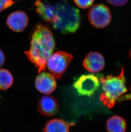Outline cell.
Wrapping results in <instances>:
<instances>
[{
    "instance_id": "7a4b0ae2",
    "label": "cell",
    "mask_w": 131,
    "mask_h": 132,
    "mask_svg": "<svg viewBox=\"0 0 131 132\" xmlns=\"http://www.w3.org/2000/svg\"><path fill=\"white\" fill-rule=\"evenodd\" d=\"M55 14L51 24L54 28L63 34H72L78 30L81 24V16L78 9L66 0L54 5Z\"/></svg>"
},
{
    "instance_id": "d6986e66",
    "label": "cell",
    "mask_w": 131,
    "mask_h": 132,
    "mask_svg": "<svg viewBox=\"0 0 131 132\" xmlns=\"http://www.w3.org/2000/svg\"><path fill=\"white\" fill-rule=\"evenodd\" d=\"M5 60V55L4 53L1 50H0V67H1L4 63Z\"/></svg>"
},
{
    "instance_id": "8992f818",
    "label": "cell",
    "mask_w": 131,
    "mask_h": 132,
    "mask_svg": "<svg viewBox=\"0 0 131 132\" xmlns=\"http://www.w3.org/2000/svg\"><path fill=\"white\" fill-rule=\"evenodd\" d=\"M100 86V81L93 74L83 75L74 82L73 87L80 96L91 97L95 94Z\"/></svg>"
},
{
    "instance_id": "5bb4252c",
    "label": "cell",
    "mask_w": 131,
    "mask_h": 132,
    "mask_svg": "<svg viewBox=\"0 0 131 132\" xmlns=\"http://www.w3.org/2000/svg\"><path fill=\"white\" fill-rule=\"evenodd\" d=\"M13 77L9 70L0 69V90H6L13 85Z\"/></svg>"
},
{
    "instance_id": "ba28073f",
    "label": "cell",
    "mask_w": 131,
    "mask_h": 132,
    "mask_svg": "<svg viewBox=\"0 0 131 132\" xmlns=\"http://www.w3.org/2000/svg\"><path fill=\"white\" fill-rule=\"evenodd\" d=\"M29 18L26 13L17 11L8 16L6 24L10 29L15 32H21L25 30L28 24Z\"/></svg>"
},
{
    "instance_id": "9a60e30c",
    "label": "cell",
    "mask_w": 131,
    "mask_h": 132,
    "mask_svg": "<svg viewBox=\"0 0 131 132\" xmlns=\"http://www.w3.org/2000/svg\"><path fill=\"white\" fill-rule=\"evenodd\" d=\"M95 0H74L75 4L81 9H85L92 6Z\"/></svg>"
},
{
    "instance_id": "9c48e42d",
    "label": "cell",
    "mask_w": 131,
    "mask_h": 132,
    "mask_svg": "<svg viewBox=\"0 0 131 132\" xmlns=\"http://www.w3.org/2000/svg\"><path fill=\"white\" fill-rule=\"evenodd\" d=\"M39 112L45 117H52L55 115L59 110L57 100L53 96H43L39 100L38 104Z\"/></svg>"
},
{
    "instance_id": "6da1fadb",
    "label": "cell",
    "mask_w": 131,
    "mask_h": 132,
    "mask_svg": "<svg viewBox=\"0 0 131 132\" xmlns=\"http://www.w3.org/2000/svg\"><path fill=\"white\" fill-rule=\"evenodd\" d=\"M55 46L54 38L50 29L46 25L39 23L32 32L30 49L24 53L40 73L46 71L47 61Z\"/></svg>"
},
{
    "instance_id": "2e32d148",
    "label": "cell",
    "mask_w": 131,
    "mask_h": 132,
    "mask_svg": "<svg viewBox=\"0 0 131 132\" xmlns=\"http://www.w3.org/2000/svg\"><path fill=\"white\" fill-rule=\"evenodd\" d=\"M14 3L12 0H0V12L10 7Z\"/></svg>"
},
{
    "instance_id": "e0dca14e",
    "label": "cell",
    "mask_w": 131,
    "mask_h": 132,
    "mask_svg": "<svg viewBox=\"0 0 131 132\" xmlns=\"http://www.w3.org/2000/svg\"><path fill=\"white\" fill-rule=\"evenodd\" d=\"M108 2L114 6H122L128 2L129 0H106Z\"/></svg>"
},
{
    "instance_id": "4fadbf2b",
    "label": "cell",
    "mask_w": 131,
    "mask_h": 132,
    "mask_svg": "<svg viewBox=\"0 0 131 132\" xmlns=\"http://www.w3.org/2000/svg\"><path fill=\"white\" fill-rule=\"evenodd\" d=\"M69 125L62 119L51 120L46 125L43 132H69Z\"/></svg>"
},
{
    "instance_id": "ac0fdd59",
    "label": "cell",
    "mask_w": 131,
    "mask_h": 132,
    "mask_svg": "<svg viewBox=\"0 0 131 132\" xmlns=\"http://www.w3.org/2000/svg\"><path fill=\"white\" fill-rule=\"evenodd\" d=\"M130 93L126 94V95H124L120 96L118 99L117 101L118 102H121V101H128V100H131V85L130 87Z\"/></svg>"
},
{
    "instance_id": "3957f363",
    "label": "cell",
    "mask_w": 131,
    "mask_h": 132,
    "mask_svg": "<svg viewBox=\"0 0 131 132\" xmlns=\"http://www.w3.org/2000/svg\"><path fill=\"white\" fill-rule=\"evenodd\" d=\"M100 82L103 91L100 100L108 108H113L118 99L127 92L124 68L118 76L109 75L100 77Z\"/></svg>"
},
{
    "instance_id": "277c9868",
    "label": "cell",
    "mask_w": 131,
    "mask_h": 132,
    "mask_svg": "<svg viewBox=\"0 0 131 132\" xmlns=\"http://www.w3.org/2000/svg\"><path fill=\"white\" fill-rule=\"evenodd\" d=\"M73 58V56L68 53L57 51L50 56L47 61L46 67L54 77L60 79L67 71Z\"/></svg>"
},
{
    "instance_id": "ffe728a7",
    "label": "cell",
    "mask_w": 131,
    "mask_h": 132,
    "mask_svg": "<svg viewBox=\"0 0 131 132\" xmlns=\"http://www.w3.org/2000/svg\"><path fill=\"white\" fill-rule=\"evenodd\" d=\"M129 55H130V58H131V50L130 51V54H129Z\"/></svg>"
},
{
    "instance_id": "7c38bea8",
    "label": "cell",
    "mask_w": 131,
    "mask_h": 132,
    "mask_svg": "<svg viewBox=\"0 0 131 132\" xmlns=\"http://www.w3.org/2000/svg\"><path fill=\"white\" fill-rule=\"evenodd\" d=\"M126 128L125 120L118 116H112L106 123V129L108 132H126Z\"/></svg>"
},
{
    "instance_id": "8fae6325",
    "label": "cell",
    "mask_w": 131,
    "mask_h": 132,
    "mask_svg": "<svg viewBox=\"0 0 131 132\" xmlns=\"http://www.w3.org/2000/svg\"><path fill=\"white\" fill-rule=\"evenodd\" d=\"M35 6L37 13L43 20L51 23L55 14L54 5L48 3L43 2L41 0H36Z\"/></svg>"
},
{
    "instance_id": "30bf717a",
    "label": "cell",
    "mask_w": 131,
    "mask_h": 132,
    "mask_svg": "<svg viewBox=\"0 0 131 132\" xmlns=\"http://www.w3.org/2000/svg\"><path fill=\"white\" fill-rule=\"evenodd\" d=\"M105 65V59L101 54L96 52L89 53L83 61L84 68L91 72L97 73L103 70Z\"/></svg>"
},
{
    "instance_id": "52a82bcc",
    "label": "cell",
    "mask_w": 131,
    "mask_h": 132,
    "mask_svg": "<svg viewBox=\"0 0 131 132\" xmlns=\"http://www.w3.org/2000/svg\"><path fill=\"white\" fill-rule=\"evenodd\" d=\"M35 85L39 92L46 95L52 93L57 87L54 77L51 73L46 72L41 73L36 77Z\"/></svg>"
},
{
    "instance_id": "5b68a950",
    "label": "cell",
    "mask_w": 131,
    "mask_h": 132,
    "mask_svg": "<svg viewBox=\"0 0 131 132\" xmlns=\"http://www.w3.org/2000/svg\"><path fill=\"white\" fill-rule=\"evenodd\" d=\"M88 17L93 26L97 28H104L107 27L111 21V12L104 4H97L89 9Z\"/></svg>"
}]
</instances>
